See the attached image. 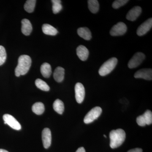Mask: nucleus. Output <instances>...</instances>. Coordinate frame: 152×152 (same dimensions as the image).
Instances as JSON below:
<instances>
[{"label": "nucleus", "mask_w": 152, "mask_h": 152, "mask_svg": "<svg viewBox=\"0 0 152 152\" xmlns=\"http://www.w3.org/2000/svg\"><path fill=\"white\" fill-rule=\"evenodd\" d=\"M142 115H143L145 121L146 125L151 124L152 123V112L149 110H147Z\"/></svg>", "instance_id": "26"}, {"label": "nucleus", "mask_w": 152, "mask_h": 152, "mask_svg": "<svg viewBox=\"0 0 152 152\" xmlns=\"http://www.w3.org/2000/svg\"><path fill=\"white\" fill-rule=\"evenodd\" d=\"M7 59V53L5 49L2 46L0 45V66L2 65L5 62Z\"/></svg>", "instance_id": "25"}, {"label": "nucleus", "mask_w": 152, "mask_h": 152, "mask_svg": "<svg viewBox=\"0 0 152 152\" xmlns=\"http://www.w3.org/2000/svg\"><path fill=\"white\" fill-rule=\"evenodd\" d=\"M102 111V109L100 107H95L86 114L84 119V122L86 124L93 122L100 116Z\"/></svg>", "instance_id": "4"}, {"label": "nucleus", "mask_w": 152, "mask_h": 152, "mask_svg": "<svg viewBox=\"0 0 152 152\" xmlns=\"http://www.w3.org/2000/svg\"><path fill=\"white\" fill-rule=\"evenodd\" d=\"M31 59L27 55L20 56L18 61V65L15 69V75L17 77L24 75L27 73L31 65Z\"/></svg>", "instance_id": "1"}, {"label": "nucleus", "mask_w": 152, "mask_h": 152, "mask_svg": "<svg viewBox=\"0 0 152 152\" xmlns=\"http://www.w3.org/2000/svg\"><path fill=\"white\" fill-rule=\"evenodd\" d=\"M88 6L89 10L93 13L97 12L99 8V2L97 0H89L88 1Z\"/></svg>", "instance_id": "21"}, {"label": "nucleus", "mask_w": 152, "mask_h": 152, "mask_svg": "<svg viewBox=\"0 0 152 152\" xmlns=\"http://www.w3.org/2000/svg\"><path fill=\"white\" fill-rule=\"evenodd\" d=\"M41 72L44 77H50L52 74V69L50 65L48 63H45L41 66Z\"/></svg>", "instance_id": "17"}, {"label": "nucleus", "mask_w": 152, "mask_h": 152, "mask_svg": "<svg viewBox=\"0 0 152 152\" xmlns=\"http://www.w3.org/2000/svg\"><path fill=\"white\" fill-rule=\"evenodd\" d=\"M35 84L36 86L38 88L42 91H48L50 90V87L47 84L46 82L44 81L41 79H37L35 81Z\"/></svg>", "instance_id": "22"}, {"label": "nucleus", "mask_w": 152, "mask_h": 152, "mask_svg": "<svg viewBox=\"0 0 152 152\" xmlns=\"http://www.w3.org/2000/svg\"><path fill=\"white\" fill-rule=\"evenodd\" d=\"M110 146L114 149L120 147L124 142L126 134L125 131L122 129L113 130L110 134Z\"/></svg>", "instance_id": "2"}, {"label": "nucleus", "mask_w": 152, "mask_h": 152, "mask_svg": "<svg viewBox=\"0 0 152 152\" xmlns=\"http://www.w3.org/2000/svg\"><path fill=\"white\" fill-rule=\"evenodd\" d=\"M77 54L80 59L81 61H85L88 59L89 52L84 46L80 45L77 48Z\"/></svg>", "instance_id": "14"}, {"label": "nucleus", "mask_w": 152, "mask_h": 152, "mask_svg": "<svg viewBox=\"0 0 152 152\" xmlns=\"http://www.w3.org/2000/svg\"><path fill=\"white\" fill-rule=\"evenodd\" d=\"M65 70L61 67L56 68L54 72L53 77L55 80L58 83L62 82L64 78Z\"/></svg>", "instance_id": "15"}, {"label": "nucleus", "mask_w": 152, "mask_h": 152, "mask_svg": "<svg viewBox=\"0 0 152 152\" xmlns=\"http://www.w3.org/2000/svg\"><path fill=\"white\" fill-rule=\"evenodd\" d=\"M77 34L80 37L86 40H89L92 38L91 33L88 28H80L78 29Z\"/></svg>", "instance_id": "16"}, {"label": "nucleus", "mask_w": 152, "mask_h": 152, "mask_svg": "<svg viewBox=\"0 0 152 152\" xmlns=\"http://www.w3.org/2000/svg\"><path fill=\"white\" fill-rule=\"evenodd\" d=\"M127 152H142V150L139 148H136L129 150Z\"/></svg>", "instance_id": "29"}, {"label": "nucleus", "mask_w": 152, "mask_h": 152, "mask_svg": "<svg viewBox=\"0 0 152 152\" xmlns=\"http://www.w3.org/2000/svg\"><path fill=\"white\" fill-rule=\"evenodd\" d=\"M42 140L44 148H48L52 142L51 132L48 128H45L42 132Z\"/></svg>", "instance_id": "10"}, {"label": "nucleus", "mask_w": 152, "mask_h": 152, "mask_svg": "<svg viewBox=\"0 0 152 152\" xmlns=\"http://www.w3.org/2000/svg\"><path fill=\"white\" fill-rule=\"evenodd\" d=\"M54 110L58 113L62 115L64 110V103L61 100L57 99L55 101L53 104Z\"/></svg>", "instance_id": "19"}, {"label": "nucleus", "mask_w": 152, "mask_h": 152, "mask_svg": "<svg viewBox=\"0 0 152 152\" xmlns=\"http://www.w3.org/2000/svg\"><path fill=\"white\" fill-rule=\"evenodd\" d=\"M141 12V8L139 6H136L128 12L126 18L129 20L134 21L138 18Z\"/></svg>", "instance_id": "12"}, {"label": "nucleus", "mask_w": 152, "mask_h": 152, "mask_svg": "<svg viewBox=\"0 0 152 152\" xmlns=\"http://www.w3.org/2000/svg\"><path fill=\"white\" fill-rule=\"evenodd\" d=\"M33 112L37 115H41L45 112V107L44 104L42 102L36 103L32 107Z\"/></svg>", "instance_id": "20"}, {"label": "nucleus", "mask_w": 152, "mask_h": 152, "mask_svg": "<svg viewBox=\"0 0 152 152\" xmlns=\"http://www.w3.org/2000/svg\"><path fill=\"white\" fill-rule=\"evenodd\" d=\"M145 56L141 52L137 53L130 60L128 63V67L130 69H133L138 66L145 60Z\"/></svg>", "instance_id": "5"}, {"label": "nucleus", "mask_w": 152, "mask_h": 152, "mask_svg": "<svg viewBox=\"0 0 152 152\" xmlns=\"http://www.w3.org/2000/svg\"><path fill=\"white\" fill-rule=\"evenodd\" d=\"M118 63V59L116 58H112L103 64L99 70L100 75L105 76L111 72L115 67Z\"/></svg>", "instance_id": "3"}, {"label": "nucleus", "mask_w": 152, "mask_h": 152, "mask_svg": "<svg viewBox=\"0 0 152 152\" xmlns=\"http://www.w3.org/2000/svg\"><path fill=\"white\" fill-rule=\"evenodd\" d=\"M36 0H28L26 1L24 5L25 10L28 13H32L34 12L35 7Z\"/></svg>", "instance_id": "23"}, {"label": "nucleus", "mask_w": 152, "mask_h": 152, "mask_svg": "<svg viewBox=\"0 0 152 152\" xmlns=\"http://www.w3.org/2000/svg\"><path fill=\"white\" fill-rule=\"evenodd\" d=\"M21 31L22 33L26 36L30 35L32 31V26L31 22L26 19L22 20Z\"/></svg>", "instance_id": "13"}, {"label": "nucleus", "mask_w": 152, "mask_h": 152, "mask_svg": "<svg viewBox=\"0 0 152 152\" xmlns=\"http://www.w3.org/2000/svg\"><path fill=\"white\" fill-rule=\"evenodd\" d=\"M42 30L44 34L50 36H55L58 34V31L56 28L48 24H45L42 27Z\"/></svg>", "instance_id": "18"}, {"label": "nucleus", "mask_w": 152, "mask_h": 152, "mask_svg": "<svg viewBox=\"0 0 152 152\" xmlns=\"http://www.w3.org/2000/svg\"><path fill=\"white\" fill-rule=\"evenodd\" d=\"M0 152H9L8 151H6L4 149H0Z\"/></svg>", "instance_id": "31"}, {"label": "nucleus", "mask_w": 152, "mask_h": 152, "mask_svg": "<svg viewBox=\"0 0 152 152\" xmlns=\"http://www.w3.org/2000/svg\"><path fill=\"white\" fill-rule=\"evenodd\" d=\"M152 27V19L149 18L142 24L137 31V34L139 36H143L151 30Z\"/></svg>", "instance_id": "9"}, {"label": "nucleus", "mask_w": 152, "mask_h": 152, "mask_svg": "<svg viewBox=\"0 0 152 152\" xmlns=\"http://www.w3.org/2000/svg\"><path fill=\"white\" fill-rule=\"evenodd\" d=\"M53 3V11L54 14H57L62 9L61 1L60 0H52Z\"/></svg>", "instance_id": "24"}, {"label": "nucleus", "mask_w": 152, "mask_h": 152, "mask_svg": "<svg viewBox=\"0 0 152 152\" xmlns=\"http://www.w3.org/2000/svg\"><path fill=\"white\" fill-rule=\"evenodd\" d=\"M75 98L77 102L81 104L83 102L85 96V89L83 85L80 83H77L75 86Z\"/></svg>", "instance_id": "8"}, {"label": "nucleus", "mask_w": 152, "mask_h": 152, "mask_svg": "<svg viewBox=\"0 0 152 152\" xmlns=\"http://www.w3.org/2000/svg\"><path fill=\"white\" fill-rule=\"evenodd\" d=\"M137 122L138 125L141 126H145L146 125L145 121L143 115L139 116L137 118Z\"/></svg>", "instance_id": "28"}, {"label": "nucleus", "mask_w": 152, "mask_h": 152, "mask_svg": "<svg viewBox=\"0 0 152 152\" xmlns=\"http://www.w3.org/2000/svg\"><path fill=\"white\" fill-rule=\"evenodd\" d=\"M128 2H129L128 0H116L114 1L112 6L114 9H118L119 8L124 5L127 3H128Z\"/></svg>", "instance_id": "27"}, {"label": "nucleus", "mask_w": 152, "mask_h": 152, "mask_svg": "<svg viewBox=\"0 0 152 152\" xmlns=\"http://www.w3.org/2000/svg\"><path fill=\"white\" fill-rule=\"evenodd\" d=\"M134 77L135 78H142L148 80H151L152 69H144L140 70L136 72Z\"/></svg>", "instance_id": "11"}, {"label": "nucleus", "mask_w": 152, "mask_h": 152, "mask_svg": "<svg viewBox=\"0 0 152 152\" xmlns=\"http://www.w3.org/2000/svg\"><path fill=\"white\" fill-rule=\"evenodd\" d=\"M3 119L5 124L8 125L10 127L16 130H20L21 126L18 121L13 116L9 114H5L3 116Z\"/></svg>", "instance_id": "7"}, {"label": "nucleus", "mask_w": 152, "mask_h": 152, "mask_svg": "<svg viewBox=\"0 0 152 152\" xmlns=\"http://www.w3.org/2000/svg\"><path fill=\"white\" fill-rule=\"evenodd\" d=\"M127 30L126 26L123 22H119L114 25L110 31V34L113 36H119L124 34Z\"/></svg>", "instance_id": "6"}, {"label": "nucleus", "mask_w": 152, "mask_h": 152, "mask_svg": "<svg viewBox=\"0 0 152 152\" xmlns=\"http://www.w3.org/2000/svg\"><path fill=\"white\" fill-rule=\"evenodd\" d=\"M76 152H86L84 148L83 147H80L79 148Z\"/></svg>", "instance_id": "30"}, {"label": "nucleus", "mask_w": 152, "mask_h": 152, "mask_svg": "<svg viewBox=\"0 0 152 152\" xmlns=\"http://www.w3.org/2000/svg\"><path fill=\"white\" fill-rule=\"evenodd\" d=\"M104 137H105L106 138L107 137H106V136L105 135H104Z\"/></svg>", "instance_id": "32"}]
</instances>
